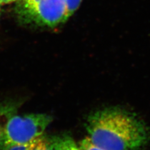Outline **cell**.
I'll return each mask as SVG.
<instances>
[{"instance_id":"cell-10","label":"cell","mask_w":150,"mask_h":150,"mask_svg":"<svg viewBox=\"0 0 150 150\" xmlns=\"http://www.w3.org/2000/svg\"><path fill=\"white\" fill-rule=\"evenodd\" d=\"M17 1L18 0H0V4H7Z\"/></svg>"},{"instance_id":"cell-12","label":"cell","mask_w":150,"mask_h":150,"mask_svg":"<svg viewBox=\"0 0 150 150\" xmlns=\"http://www.w3.org/2000/svg\"><path fill=\"white\" fill-rule=\"evenodd\" d=\"M34 142H35V141H34ZM33 143H34V142H33ZM32 146H33V145H32ZM31 147H32V146H31ZM31 148H30V150H31Z\"/></svg>"},{"instance_id":"cell-11","label":"cell","mask_w":150,"mask_h":150,"mask_svg":"<svg viewBox=\"0 0 150 150\" xmlns=\"http://www.w3.org/2000/svg\"><path fill=\"white\" fill-rule=\"evenodd\" d=\"M1 4H0V13H1Z\"/></svg>"},{"instance_id":"cell-4","label":"cell","mask_w":150,"mask_h":150,"mask_svg":"<svg viewBox=\"0 0 150 150\" xmlns=\"http://www.w3.org/2000/svg\"><path fill=\"white\" fill-rule=\"evenodd\" d=\"M52 138L54 150H81L74 140L68 135H61Z\"/></svg>"},{"instance_id":"cell-5","label":"cell","mask_w":150,"mask_h":150,"mask_svg":"<svg viewBox=\"0 0 150 150\" xmlns=\"http://www.w3.org/2000/svg\"><path fill=\"white\" fill-rule=\"evenodd\" d=\"M82 0H65L66 8H67V20L71 16L81 4Z\"/></svg>"},{"instance_id":"cell-6","label":"cell","mask_w":150,"mask_h":150,"mask_svg":"<svg viewBox=\"0 0 150 150\" xmlns=\"http://www.w3.org/2000/svg\"><path fill=\"white\" fill-rule=\"evenodd\" d=\"M78 146L81 150H106L94 144L88 137L82 139Z\"/></svg>"},{"instance_id":"cell-1","label":"cell","mask_w":150,"mask_h":150,"mask_svg":"<svg viewBox=\"0 0 150 150\" xmlns=\"http://www.w3.org/2000/svg\"><path fill=\"white\" fill-rule=\"evenodd\" d=\"M91 142L106 150H143L150 142V128L135 112L119 106L106 107L87 118Z\"/></svg>"},{"instance_id":"cell-8","label":"cell","mask_w":150,"mask_h":150,"mask_svg":"<svg viewBox=\"0 0 150 150\" xmlns=\"http://www.w3.org/2000/svg\"><path fill=\"white\" fill-rule=\"evenodd\" d=\"M4 113L0 111V144L2 143L3 137H4V128H5L6 123L4 121Z\"/></svg>"},{"instance_id":"cell-2","label":"cell","mask_w":150,"mask_h":150,"mask_svg":"<svg viewBox=\"0 0 150 150\" xmlns=\"http://www.w3.org/2000/svg\"><path fill=\"white\" fill-rule=\"evenodd\" d=\"M53 117L45 113L15 115L7 121L1 143L3 148L16 144H26L43 134Z\"/></svg>"},{"instance_id":"cell-3","label":"cell","mask_w":150,"mask_h":150,"mask_svg":"<svg viewBox=\"0 0 150 150\" xmlns=\"http://www.w3.org/2000/svg\"><path fill=\"white\" fill-rule=\"evenodd\" d=\"M16 12L25 22L53 27L67 21L65 0H18Z\"/></svg>"},{"instance_id":"cell-7","label":"cell","mask_w":150,"mask_h":150,"mask_svg":"<svg viewBox=\"0 0 150 150\" xmlns=\"http://www.w3.org/2000/svg\"><path fill=\"white\" fill-rule=\"evenodd\" d=\"M33 140V142L29 143L26 144H16L9 145V146L3 148V150H30L34 142Z\"/></svg>"},{"instance_id":"cell-9","label":"cell","mask_w":150,"mask_h":150,"mask_svg":"<svg viewBox=\"0 0 150 150\" xmlns=\"http://www.w3.org/2000/svg\"><path fill=\"white\" fill-rule=\"evenodd\" d=\"M45 150H54V143H53V138L49 139L48 144H47V146H46Z\"/></svg>"}]
</instances>
